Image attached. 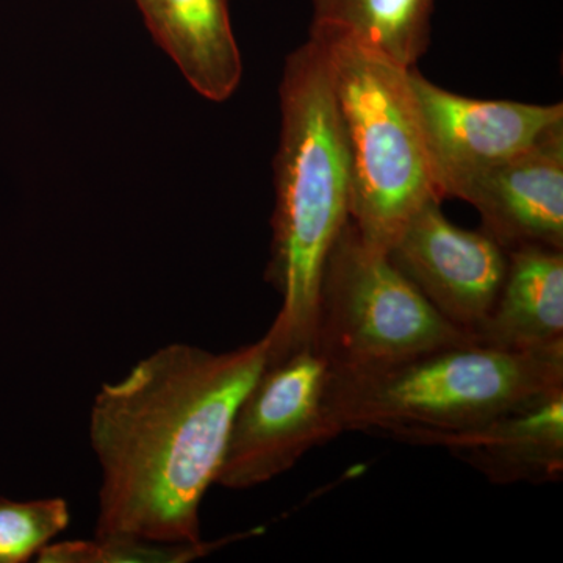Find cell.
I'll return each instance as SVG.
<instances>
[{
	"label": "cell",
	"mask_w": 563,
	"mask_h": 563,
	"mask_svg": "<svg viewBox=\"0 0 563 563\" xmlns=\"http://www.w3.org/2000/svg\"><path fill=\"white\" fill-rule=\"evenodd\" d=\"M269 357L266 335L228 352L174 343L103 384L91 407L101 465L96 537L201 543L233 418Z\"/></svg>",
	"instance_id": "obj_1"
},
{
	"label": "cell",
	"mask_w": 563,
	"mask_h": 563,
	"mask_svg": "<svg viewBox=\"0 0 563 563\" xmlns=\"http://www.w3.org/2000/svg\"><path fill=\"white\" fill-rule=\"evenodd\" d=\"M280 136L274 158L276 206L266 280L280 296L268 361L313 339L325 262L350 221V165L321 40L288 55L279 88Z\"/></svg>",
	"instance_id": "obj_2"
},
{
	"label": "cell",
	"mask_w": 563,
	"mask_h": 563,
	"mask_svg": "<svg viewBox=\"0 0 563 563\" xmlns=\"http://www.w3.org/2000/svg\"><path fill=\"white\" fill-rule=\"evenodd\" d=\"M561 387L563 347L512 352L463 343L373 368L331 369L325 398L339 435L433 446Z\"/></svg>",
	"instance_id": "obj_3"
},
{
	"label": "cell",
	"mask_w": 563,
	"mask_h": 563,
	"mask_svg": "<svg viewBox=\"0 0 563 563\" xmlns=\"http://www.w3.org/2000/svg\"><path fill=\"white\" fill-rule=\"evenodd\" d=\"M321 40L350 165V221L376 250H390L410 218L442 201L433 181L409 69L339 36Z\"/></svg>",
	"instance_id": "obj_4"
},
{
	"label": "cell",
	"mask_w": 563,
	"mask_h": 563,
	"mask_svg": "<svg viewBox=\"0 0 563 563\" xmlns=\"http://www.w3.org/2000/svg\"><path fill=\"white\" fill-rule=\"evenodd\" d=\"M463 343L476 342L444 320L387 252L363 242L347 221L325 262L314 314L312 346L332 372Z\"/></svg>",
	"instance_id": "obj_5"
},
{
	"label": "cell",
	"mask_w": 563,
	"mask_h": 563,
	"mask_svg": "<svg viewBox=\"0 0 563 563\" xmlns=\"http://www.w3.org/2000/svg\"><path fill=\"white\" fill-rule=\"evenodd\" d=\"M331 366L310 346L268 361L233 418L217 484L246 490L339 437L328 409Z\"/></svg>",
	"instance_id": "obj_6"
},
{
	"label": "cell",
	"mask_w": 563,
	"mask_h": 563,
	"mask_svg": "<svg viewBox=\"0 0 563 563\" xmlns=\"http://www.w3.org/2000/svg\"><path fill=\"white\" fill-rule=\"evenodd\" d=\"M409 85L442 201L563 122L561 102L465 98L432 84L417 68L409 69Z\"/></svg>",
	"instance_id": "obj_7"
},
{
	"label": "cell",
	"mask_w": 563,
	"mask_h": 563,
	"mask_svg": "<svg viewBox=\"0 0 563 563\" xmlns=\"http://www.w3.org/2000/svg\"><path fill=\"white\" fill-rule=\"evenodd\" d=\"M388 258L444 320L472 336L483 328L501 290L507 252L487 232L448 220L442 201H429L404 225Z\"/></svg>",
	"instance_id": "obj_8"
},
{
	"label": "cell",
	"mask_w": 563,
	"mask_h": 563,
	"mask_svg": "<svg viewBox=\"0 0 563 563\" xmlns=\"http://www.w3.org/2000/svg\"><path fill=\"white\" fill-rule=\"evenodd\" d=\"M455 198L479 211L483 231L506 251H563V122L463 185Z\"/></svg>",
	"instance_id": "obj_9"
},
{
	"label": "cell",
	"mask_w": 563,
	"mask_h": 563,
	"mask_svg": "<svg viewBox=\"0 0 563 563\" xmlns=\"http://www.w3.org/2000/svg\"><path fill=\"white\" fill-rule=\"evenodd\" d=\"M444 448L492 484H554L563 477V387L490 421L443 437Z\"/></svg>",
	"instance_id": "obj_10"
},
{
	"label": "cell",
	"mask_w": 563,
	"mask_h": 563,
	"mask_svg": "<svg viewBox=\"0 0 563 563\" xmlns=\"http://www.w3.org/2000/svg\"><path fill=\"white\" fill-rule=\"evenodd\" d=\"M136 5L188 84L211 102L228 101L243 74L229 0H136Z\"/></svg>",
	"instance_id": "obj_11"
},
{
	"label": "cell",
	"mask_w": 563,
	"mask_h": 563,
	"mask_svg": "<svg viewBox=\"0 0 563 563\" xmlns=\"http://www.w3.org/2000/svg\"><path fill=\"white\" fill-rule=\"evenodd\" d=\"M506 252L501 290L476 343L512 352L563 347V251L521 246Z\"/></svg>",
	"instance_id": "obj_12"
},
{
	"label": "cell",
	"mask_w": 563,
	"mask_h": 563,
	"mask_svg": "<svg viewBox=\"0 0 563 563\" xmlns=\"http://www.w3.org/2000/svg\"><path fill=\"white\" fill-rule=\"evenodd\" d=\"M437 0H312L310 33L339 36L415 68L431 44Z\"/></svg>",
	"instance_id": "obj_13"
},
{
	"label": "cell",
	"mask_w": 563,
	"mask_h": 563,
	"mask_svg": "<svg viewBox=\"0 0 563 563\" xmlns=\"http://www.w3.org/2000/svg\"><path fill=\"white\" fill-rule=\"evenodd\" d=\"M239 537V536H236ZM231 539L214 543H155L139 539H118V537H96L92 542L49 543L36 555L43 563H181L203 558L220 544Z\"/></svg>",
	"instance_id": "obj_14"
},
{
	"label": "cell",
	"mask_w": 563,
	"mask_h": 563,
	"mask_svg": "<svg viewBox=\"0 0 563 563\" xmlns=\"http://www.w3.org/2000/svg\"><path fill=\"white\" fill-rule=\"evenodd\" d=\"M68 503L62 498L10 501L0 498V563H22L69 526Z\"/></svg>",
	"instance_id": "obj_15"
}]
</instances>
